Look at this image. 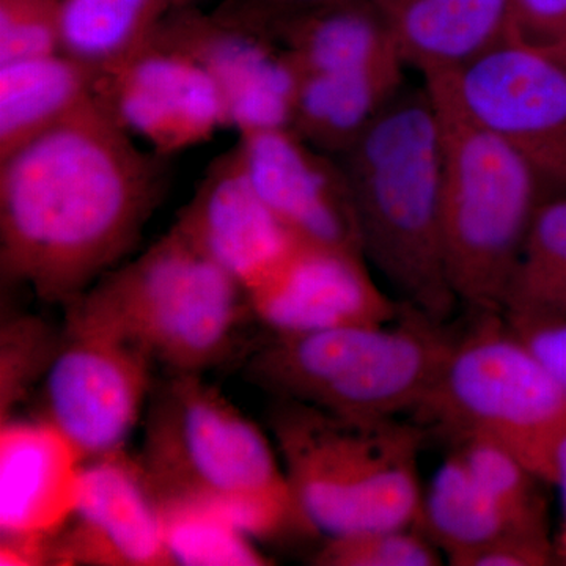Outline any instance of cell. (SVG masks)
<instances>
[{
	"instance_id": "1",
	"label": "cell",
	"mask_w": 566,
	"mask_h": 566,
	"mask_svg": "<svg viewBox=\"0 0 566 566\" xmlns=\"http://www.w3.org/2000/svg\"><path fill=\"white\" fill-rule=\"evenodd\" d=\"M92 99L0 159V277L65 307L139 243L170 182Z\"/></svg>"
},
{
	"instance_id": "2",
	"label": "cell",
	"mask_w": 566,
	"mask_h": 566,
	"mask_svg": "<svg viewBox=\"0 0 566 566\" xmlns=\"http://www.w3.org/2000/svg\"><path fill=\"white\" fill-rule=\"evenodd\" d=\"M360 248L401 303L439 323L458 304L441 232V144L430 92L401 88L337 156Z\"/></svg>"
},
{
	"instance_id": "3",
	"label": "cell",
	"mask_w": 566,
	"mask_h": 566,
	"mask_svg": "<svg viewBox=\"0 0 566 566\" xmlns=\"http://www.w3.org/2000/svg\"><path fill=\"white\" fill-rule=\"evenodd\" d=\"M142 424L159 501L208 506L252 538L304 528L274 442L203 375L156 379Z\"/></svg>"
},
{
	"instance_id": "4",
	"label": "cell",
	"mask_w": 566,
	"mask_h": 566,
	"mask_svg": "<svg viewBox=\"0 0 566 566\" xmlns=\"http://www.w3.org/2000/svg\"><path fill=\"white\" fill-rule=\"evenodd\" d=\"M63 308V326L125 342L167 374L221 367L255 319L243 286L175 227Z\"/></svg>"
},
{
	"instance_id": "5",
	"label": "cell",
	"mask_w": 566,
	"mask_h": 566,
	"mask_svg": "<svg viewBox=\"0 0 566 566\" xmlns=\"http://www.w3.org/2000/svg\"><path fill=\"white\" fill-rule=\"evenodd\" d=\"M271 436L304 531L329 536L419 524L420 423L354 419L275 398Z\"/></svg>"
},
{
	"instance_id": "6",
	"label": "cell",
	"mask_w": 566,
	"mask_h": 566,
	"mask_svg": "<svg viewBox=\"0 0 566 566\" xmlns=\"http://www.w3.org/2000/svg\"><path fill=\"white\" fill-rule=\"evenodd\" d=\"M441 144V232L447 275L472 314H502L542 180L523 156L476 120L450 71L423 74Z\"/></svg>"
},
{
	"instance_id": "7",
	"label": "cell",
	"mask_w": 566,
	"mask_h": 566,
	"mask_svg": "<svg viewBox=\"0 0 566 566\" xmlns=\"http://www.w3.org/2000/svg\"><path fill=\"white\" fill-rule=\"evenodd\" d=\"M455 335L403 303L397 319L378 326L270 333L249 353L244 375L275 398L335 416L416 415Z\"/></svg>"
},
{
	"instance_id": "8",
	"label": "cell",
	"mask_w": 566,
	"mask_h": 566,
	"mask_svg": "<svg viewBox=\"0 0 566 566\" xmlns=\"http://www.w3.org/2000/svg\"><path fill=\"white\" fill-rule=\"evenodd\" d=\"M457 333L430 394L415 417L453 436L512 452L556 486L566 441V389L502 314H474Z\"/></svg>"
},
{
	"instance_id": "9",
	"label": "cell",
	"mask_w": 566,
	"mask_h": 566,
	"mask_svg": "<svg viewBox=\"0 0 566 566\" xmlns=\"http://www.w3.org/2000/svg\"><path fill=\"white\" fill-rule=\"evenodd\" d=\"M153 365L125 342L63 326L61 348L39 387V417L85 460L120 452L144 419L156 381Z\"/></svg>"
},
{
	"instance_id": "10",
	"label": "cell",
	"mask_w": 566,
	"mask_h": 566,
	"mask_svg": "<svg viewBox=\"0 0 566 566\" xmlns=\"http://www.w3.org/2000/svg\"><path fill=\"white\" fill-rule=\"evenodd\" d=\"M476 120L515 148L543 185L566 192V70L539 48L506 39L450 71Z\"/></svg>"
},
{
	"instance_id": "11",
	"label": "cell",
	"mask_w": 566,
	"mask_h": 566,
	"mask_svg": "<svg viewBox=\"0 0 566 566\" xmlns=\"http://www.w3.org/2000/svg\"><path fill=\"white\" fill-rule=\"evenodd\" d=\"M95 96L134 139L166 158L229 128L221 92L207 70L158 39L99 70Z\"/></svg>"
},
{
	"instance_id": "12",
	"label": "cell",
	"mask_w": 566,
	"mask_h": 566,
	"mask_svg": "<svg viewBox=\"0 0 566 566\" xmlns=\"http://www.w3.org/2000/svg\"><path fill=\"white\" fill-rule=\"evenodd\" d=\"M153 39L196 59L221 92L227 123L240 136L290 128L297 71L281 46L223 9L199 7L169 18Z\"/></svg>"
},
{
	"instance_id": "13",
	"label": "cell",
	"mask_w": 566,
	"mask_h": 566,
	"mask_svg": "<svg viewBox=\"0 0 566 566\" xmlns=\"http://www.w3.org/2000/svg\"><path fill=\"white\" fill-rule=\"evenodd\" d=\"M51 565L174 566L163 504L139 458L125 449L85 461L77 509L52 542Z\"/></svg>"
},
{
	"instance_id": "14",
	"label": "cell",
	"mask_w": 566,
	"mask_h": 566,
	"mask_svg": "<svg viewBox=\"0 0 566 566\" xmlns=\"http://www.w3.org/2000/svg\"><path fill=\"white\" fill-rule=\"evenodd\" d=\"M248 296L255 322L274 334L378 326L403 308L375 282L363 253L303 241Z\"/></svg>"
},
{
	"instance_id": "15",
	"label": "cell",
	"mask_w": 566,
	"mask_h": 566,
	"mask_svg": "<svg viewBox=\"0 0 566 566\" xmlns=\"http://www.w3.org/2000/svg\"><path fill=\"white\" fill-rule=\"evenodd\" d=\"M234 153L252 188L297 241L363 253L352 191L335 156L292 128L240 136Z\"/></svg>"
},
{
	"instance_id": "16",
	"label": "cell",
	"mask_w": 566,
	"mask_h": 566,
	"mask_svg": "<svg viewBox=\"0 0 566 566\" xmlns=\"http://www.w3.org/2000/svg\"><path fill=\"white\" fill-rule=\"evenodd\" d=\"M85 458L41 417L0 423V542L51 547L77 509Z\"/></svg>"
},
{
	"instance_id": "17",
	"label": "cell",
	"mask_w": 566,
	"mask_h": 566,
	"mask_svg": "<svg viewBox=\"0 0 566 566\" xmlns=\"http://www.w3.org/2000/svg\"><path fill=\"white\" fill-rule=\"evenodd\" d=\"M174 227L245 293L297 243L252 188L234 148L211 164Z\"/></svg>"
},
{
	"instance_id": "18",
	"label": "cell",
	"mask_w": 566,
	"mask_h": 566,
	"mask_svg": "<svg viewBox=\"0 0 566 566\" xmlns=\"http://www.w3.org/2000/svg\"><path fill=\"white\" fill-rule=\"evenodd\" d=\"M406 65L453 71L509 36L510 0H374Z\"/></svg>"
},
{
	"instance_id": "19",
	"label": "cell",
	"mask_w": 566,
	"mask_h": 566,
	"mask_svg": "<svg viewBox=\"0 0 566 566\" xmlns=\"http://www.w3.org/2000/svg\"><path fill=\"white\" fill-rule=\"evenodd\" d=\"M400 52L359 69L297 74L290 128L337 158L403 85Z\"/></svg>"
},
{
	"instance_id": "20",
	"label": "cell",
	"mask_w": 566,
	"mask_h": 566,
	"mask_svg": "<svg viewBox=\"0 0 566 566\" xmlns=\"http://www.w3.org/2000/svg\"><path fill=\"white\" fill-rule=\"evenodd\" d=\"M98 74L65 51L0 63V159L91 103Z\"/></svg>"
},
{
	"instance_id": "21",
	"label": "cell",
	"mask_w": 566,
	"mask_h": 566,
	"mask_svg": "<svg viewBox=\"0 0 566 566\" xmlns=\"http://www.w3.org/2000/svg\"><path fill=\"white\" fill-rule=\"evenodd\" d=\"M417 527L452 560L510 532H526L476 482L463 457L453 450L423 494ZM543 535V534H536Z\"/></svg>"
},
{
	"instance_id": "22",
	"label": "cell",
	"mask_w": 566,
	"mask_h": 566,
	"mask_svg": "<svg viewBox=\"0 0 566 566\" xmlns=\"http://www.w3.org/2000/svg\"><path fill=\"white\" fill-rule=\"evenodd\" d=\"M200 0H62V51L103 70L139 50Z\"/></svg>"
},
{
	"instance_id": "23",
	"label": "cell",
	"mask_w": 566,
	"mask_h": 566,
	"mask_svg": "<svg viewBox=\"0 0 566 566\" xmlns=\"http://www.w3.org/2000/svg\"><path fill=\"white\" fill-rule=\"evenodd\" d=\"M164 532L172 564L185 566H264L271 560L252 536L208 506L161 501Z\"/></svg>"
},
{
	"instance_id": "24",
	"label": "cell",
	"mask_w": 566,
	"mask_h": 566,
	"mask_svg": "<svg viewBox=\"0 0 566 566\" xmlns=\"http://www.w3.org/2000/svg\"><path fill=\"white\" fill-rule=\"evenodd\" d=\"M457 442V450L476 482L517 526L549 535L546 501L538 485L545 482L504 447L476 438Z\"/></svg>"
},
{
	"instance_id": "25",
	"label": "cell",
	"mask_w": 566,
	"mask_h": 566,
	"mask_svg": "<svg viewBox=\"0 0 566 566\" xmlns=\"http://www.w3.org/2000/svg\"><path fill=\"white\" fill-rule=\"evenodd\" d=\"M63 342L39 316L18 314L0 327V422L14 416L18 406L39 390Z\"/></svg>"
},
{
	"instance_id": "26",
	"label": "cell",
	"mask_w": 566,
	"mask_h": 566,
	"mask_svg": "<svg viewBox=\"0 0 566 566\" xmlns=\"http://www.w3.org/2000/svg\"><path fill=\"white\" fill-rule=\"evenodd\" d=\"M566 262V192L543 199L506 292L504 315L534 311Z\"/></svg>"
},
{
	"instance_id": "27",
	"label": "cell",
	"mask_w": 566,
	"mask_h": 566,
	"mask_svg": "<svg viewBox=\"0 0 566 566\" xmlns=\"http://www.w3.org/2000/svg\"><path fill=\"white\" fill-rule=\"evenodd\" d=\"M444 554L419 527H378L324 538L318 566H438Z\"/></svg>"
},
{
	"instance_id": "28",
	"label": "cell",
	"mask_w": 566,
	"mask_h": 566,
	"mask_svg": "<svg viewBox=\"0 0 566 566\" xmlns=\"http://www.w3.org/2000/svg\"><path fill=\"white\" fill-rule=\"evenodd\" d=\"M62 51V0H0V63Z\"/></svg>"
},
{
	"instance_id": "29",
	"label": "cell",
	"mask_w": 566,
	"mask_h": 566,
	"mask_svg": "<svg viewBox=\"0 0 566 566\" xmlns=\"http://www.w3.org/2000/svg\"><path fill=\"white\" fill-rule=\"evenodd\" d=\"M556 560L549 535L510 532L461 554L452 566H547Z\"/></svg>"
},
{
	"instance_id": "30",
	"label": "cell",
	"mask_w": 566,
	"mask_h": 566,
	"mask_svg": "<svg viewBox=\"0 0 566 566\" xmlns=\"http://www.w3.org/2000/svg\"><path fill=\"white\" fill-rule=\"evenodd\" d=\"M506 39L532 46L566 41V0H510Z\"/></svg>"
},
{
	"instance_id": "31",
	"label": "cell",
	"mask_w": 566,
	"mask_h": 566,
	"mask_svg": "<svg viewBox=\"0 0 566 566\" xmlns=\"http://www.w3.org/2000/svg\"><path fill=\"white\" fill-rule=\"evenodd\" d=\"M504 318L566 389V318L536 315H504Z\"/></svg>"
},
{
	"instance_id": "32",
	"label": "cell",
	"mask_w": 566,
	"mask_h": 566,
	"mask_svg": "<svg viewBox=\"0 0 566 566\" xmlns=\"http://www.w3.org/2000/svg\"><path fill=\"white\" fill-rule=\"evenodd\" d=\"M523 315L536 316H556V318H566V262L562 268L560 274L554 281L551 289L547 290L543 300L534 311Z\"/></svg>"
},
{
	"instance_id": "33",
	"label": "cell",
	"mask_w": 566,
	"mask_h": 566,
	"mask_svg": "<svg viewBox=\"0 0 566 566\" xmlns=\"http://www.w3.org/2000/svg\"><path fill=\"white\" fill-rule=\"evenodd\" d=\"M244 2L262 7V9L289 10L319 6V3L334 2V0H244Z\"/></svg>"
},
{
	"instance_id": "34",
	"label": "cell",
	"mask_w": 566,
	"mask_h": 566,
	"mask_svg": "<svg viewBox=\"0 0 566 566\" xmlns=\"http://www.w3.org/2000/svg\"><path fill=\"white\" fill-rule=\"evenodd\" d=\"M556 486L560 488L562 495H564V532H562V543L566 542V441L562 447L560 455H558L557 463V483Z\"/></svg>"
},
{
	"instance_id": "35",
	"label": "cell",
	"mask_w": 566,
	"mask_h": 566,
	"mask_svg": "<svg viewBox=\"0 0 566 566\" xmlns=\"http://www.w3.org/2000/svg\"><path fill=\"white\" fill-rule=\"evenodd\" d=\"M539 50L545 51L547 55L560 63L562 66L566 70V41H562V43L549 44V46H536Z\"/></svg>"
},
{
	"instance_id": "36",
	"label": "cell",
	"mask_w": 566,
	"mask_h": 566,
	"mask_svg": "<svg viewBox=\"0 0 566 566\" xmlns=\"http://www.w3.org/2000/svg\"><path fill=\"white\" fill-rule=\"evenodd\" d=\"M562 556H564V560H566V542L562 543Z\"/></svg>"
}]
</instances>
